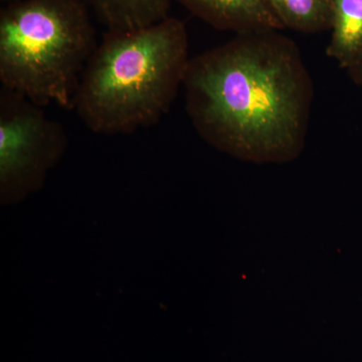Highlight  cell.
Returning a JSON list of instances; mask_svg holds the SVG:
<instances>
[{
    "mask_svg": "<svg viewBox=\"0 0 362 362\" xmlns=\"http://www.w3.org/2000/svg\"><path fill=\"white\" fill-rule=\"evenodd\" d=\"M183 86L195 129L221 151L281 163L303 149L312 81L297 45L279 30L238 33L190 59Z\"/></svg>",
    "mask_w": 362,
    "mask_h": 362,
    "instance_id": "cell-1",
    "label": "cell"
},
{
    "mask_svg": "<svg viewBox=\"0 0 362 362\" xmlns=\"http://www.w3.org/2000/svg\"><path fill=\"white\" fill-rule=\"evenodd\" d=\"M190 58L177 18L128 30H107L83 71L73 111L96 134H131L165 115Z\"/></svg>",
    "mask_w": 362,
    "mask_h": 362,
    "instance_id": "cell-2",
    "label": "cell"
},
{
    "mask_svg": "<svg viewBox=\"0 0 362 362\" xmlns=\"http://www.w3.org/2000/svg\"><path fill=\"white\" fill-rule=\"evenodd\" d=\"M84 0H13L0 11V82L40 107L73 111L96 32Z\"/></svg>",
    "mask_w": 362,
    "mask_h": 362,
    "instance_id": "cell-3",
    "label": "cell"
},
{
    "mask_svg": "<svg viewBox=\"0 0 362 362\" xmlns=\"http://www.w3.org/2000/svg\"><path fill=\"white\" fill-rule=\"evenodd\" d=\"M44 107L0 89V199L16 204L37 192L68 146L63 125Z\"/></svg>",
    "mask_w": 362,
    "mask_h": 362,
    "instance_id": "cell-4",
    "label": "cell"
},
{
    "mask_svg": "<svg viewBox=\"0 0 362 362\" xmlns=\"http://www.w3.org/2000/svg\"><path fill=\"white\" fill-rule=\"evenodd\" d=\"M204 23L238 33L284 30L268 0H175Z\"/></svg>",
    "mask_w": 362,
    "mask_h": 362,
    "instance_id": "cell-5",
    "label": "cell"
},
{
    "mask_svg": "<svg viewBox=\"0 0 362 362\" xmlns=\"http://www.w3.org/2000/svg\"><path fill=\"white\" fill-rule=\"evenodd\" d=\"M107 30L144 28L168 18L173 0H84Z\"/></svg>",
    "mask_w": 362,
    "mask_h": 362,
    "instance_id": "cell-6",
    "label": "cell"
},
{
    "mask_svg": "<svg viewBox=\"0 0 362 362\" xmlns=\"http://www.w3.org/2000/svg\"><path fill=\"white\" fill-rule=\"evenodd\" d=\"M327 54L349 69L362 51V0H332Z\"/></svg>",
    "mask_w": 362,
    "mask_h": 362,
    "instance_id": "cell-7",
    "label": "cell"
},
{
    "mask_svg": "<svg viewBox=\"0 0 362 362\" xmlns=\"http://www.w3.org/2000/svg\"><path fill=\"white\" fill-rule=\"evenodd\" d=\"M284 28L314 33L330 30L332 0H268Z\"/></svg>",
    "mask_w": 362,
    "mask_h": 362,
    "instance_id": "cell-8",
    "label": "cell"
},
{
    "mask_svg": "<svg viewBox=\"0 0 362 362\" xmlns=\"http://www.w3.org/2000/svg\"><path fill=\"white\" fill-rule=\"evenodd\" d=\"M349 70L354 80L357 81L359 84L362 85V51L361 52V54L357 56L354 64L349 66Z\"/></svg>",
    "mask_w": 362,
    "mask_h": 362,
    "instance_id": "cell-9",
    "label": "cell"
},
{
    "mask_svg": "<svg viewBox=\"0 0 362 362\" xmlns=\"http://www.w3.org/2000/svg\"><path fill=\"white\" fill-rule=\"evenodd\" d=\"M13 1V0H1V2H4V4H7V2Z\"/></svg>",
    "mask_w": 362,
    "mask_h": 362,
    "instance_id": "cell-10",
    "label": "cell"
}]
</instances>
